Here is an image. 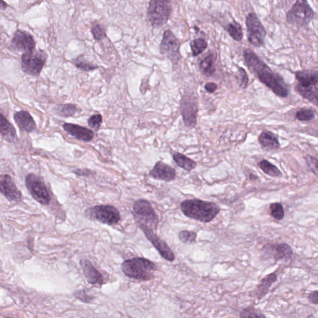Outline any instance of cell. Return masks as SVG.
Masks as SVG:
<instances>
[{"label": "cell", "mask_w": 318, "mask_h": 318, "mask_svg": "<svg viewBox=\"0 0 318 318\" xmlns=\"http://www.w3.org/2000/svg\"><path fill=\"white\" fill-rule=\"evenodd\" d=\"M308 300L311 303L318 305V290L313 291L309 293Z\"/></svg>", "instance_id": "cell-42"}, {"label": "cell", "mask_w": 318, "mask_h": 318, "mask_svg": "<svg viewBox=\"0 0 318 318\" xmlns=\"http://www.w3.org/2000/svg\"><path fill=\"white\" fill-rule=\"evenodd\" d=\"M91 33L93 35L94 39L96 41H100L106 36V31L104 26L100 24H95L91 28Z\"/></svg>", "instance_id": "cell-37"}, {"label": "cell", "mask_w": 318, "mask_h": 318, "mask_svg": "<svg viewBox=\"0 0 318 318\" xmlns=\"http://www.w3.org/2000/svg\"><path fill=\"white\" fill-rule=\"evenodd\" d=\"M180 208L188 218L203 223L211 222L220 212V208L216 203L198 199L183 201Z\"/></svg>", "instance_id": "cell-2"}, {"label": "cell", "mask_w": 318, "mask_h": 318, "mask_svg": "<svg viewBox=\"0 0 318 318\" xmlns=\"http://www.w3.org/2000/svg\"><path fill=\"white\" fill-rule=\"evenodd\" d=\"M55 111L60 116L69 117L74 115L78 111V108L72 104L60 105L55 107Z\"/></svg>", "instance_id": "cell-30"}, {"label": "cell", "mask_w": 318, "mask_h": 318, "mask_svg": "<svg viewBox=\"0 0 318 318\" xmlns=\"http://www.w3.org/2000/svg\"><path fill=\"white\" fill-rule=\"evenodd\" d=\"M11 48L15 50L28 53L33 52L35 48V43L32 35L22 31H17L11 42Z\"/></svg>", "instance_id": "cell-13"}, {"label": "cell", "mask_w": 318, "mask_h": 318, "mask_svg": "<svg viewBox=\"0 0 318 318\" xmlns=\"http://www.w3.org/2000/svg\"><path fill=\"white\" fill-rule=\"evenodd\" d=\"M147 239L151 242L154 247L158 250L159 254L163 259L169 262H174L176 260L174 253L170 248L166 242L158 236L156 232L152 231L144 232Z\"/></svg>", "instance_id": "cell-15"}, {"label": "cell", "mask_w": 318, "mask_h": 318, "mask_svg": "<svg viewBox=\"0 0 318 318\" xmlns=\"http://www.w3.org/2000/svg\"><path fill=\"white\" fill-rule=\"evenodd\" d=\"M8 4L5 3L3 0H1V9L2 10H5L6 8H7Z\"/></svg>", "instance_id": "cell-45"}, {"label": "cell", "mask_w": 318, "mask_h": 318, "mask_svg": "<svg viewBox=\"0 0 318 318\" xmlns=\"http://www.w3.org/2000/svg\"><path fill=\"white\" fill-rule=\"evenodd\" d=\"M63 128L64 131L70 134L73 137L84 142H89L94 138V133L91 130L79 125L64 123Z\"/></svg>", "instance_id": "cell-20"}, {"label": "cell", "mask_w": 318, "mask_h": 318, "mask_svg": "<svg viewBox=\"0 0 318 318\" xmlns=\"http://www.w3.org/2000/svg\"><path fill=\"white\" fill-rule=\"evenodd\" d=\"M178 237L183 243H193L196 240L197 234L190 230H182L179 233Z\"/></svg>", "instance_id": "cell-36"}, {"label": "cell", "mask_w": 318, "mask_h": 318, "mask_svg": "<svg viewBox=\"0 0 318 318\" xmlns=\"http://www.w3.org/2000/svg\"><path fill=\"white\" fill-rule=\"evenodd\" d=\"M243 57L248 70L256 76L260 81L279 97H288L289 89L283 78L275 73L252 51L244 50Z\"/></svg>", "instance_id": "cell-1"}, {"label": "cell", "mask_w": 318, "mask_h": 318, "mask_svg": "<svg viewBox=\"0 0 318 318\" xmlns=\"http://www.w3.org/2000/svg\"><path fill=\"white\" fill-rule=\"evenodd\" d=\"M181 113L185 126L194 127L197 123L198 100L192 93L185 94L181 100Z\"/></svg>", "instance_id": "cell-11"}, {"label": "cell", "mask_w": 318, "mask_h": 318, "mask_svg": "<svg viewBox=\"0 0 318 318\" xmlns=\"http://www.w3.org/2000/svg\"><path fill=\"white\" fill-rule=\"evenodd\" d=\"M190 46H191L193 55L196 57V56L200 55L207 49L208 44L207 41L203 38H198V39H194L191 42Z\"/></svg>", "instance_id": "cell-32"}, {"label": "cell", "mask_w": 318, "mask_h": 318, "mask_svg": "<svg viewBox=\"0 0 318 318\" xmlns=\"http://www.w3.org/2000/svg\"><path fill=\"white\" fill-rule=\"evenodd\" d=\"M14 120L19 129L26 133H31L35 131L36 127L32 116L26 111H20L16 113Z\"/></svg>", "instance_id": "cell-21"}, {"label": "cell", "mask_w": 318, "mask_h": 318, "mask_svg": "<svg viewBox=\"0 0 318 318\" xmlns=\"http://www.w3.org/2000/svg\"><path fill=\"white\" fill-rule=\"evenodd\" d=\"M264 253L272 257L275 261L287 262L292 259L293 251L290 246L285 243L275 244L264 248Z\"/></svg>", "instance_id": "cell-16"}, {"label": "cell", "mask_w": 318, "mask_h": 318, "mask_svg": "<svg viewBox=\"0 0 318 318\" xmlns=\"http://www.w3.org/2000/svg\"><path fill=\"white\" fill-rule=\"evenodd\" d=\"M80 264L84 271L85 277L88 283L100 285L104 283V277L90 261L88 260H82Z\"/></svg>", "instance_id": "cell-19"}, {"label": "cell", "mask_w": 318, "mask_h": 318, "mask_svg": "<svg viewBox=\"0 0 318 318\" xmlns=\"http://www.w3.org/2000/svg\"><path fill=\"white\" fill-rule=\"evenodd\" d=\"M315 117V112L312 109L302 108L297 112L295 118L300 122H310Z\"/></svg>", "instance_id": "cell-33"}, {"label": "cell", "mask_w": 318, "mask_h": 318, "mask_svg": "<svg viewBox=\"0 0 318 318\" xmlns=\"http://www.w3.org/2000/svg\"><path fill=\"white\" fill-rule=\"evenodd\" d=\"M85 216L91 220L97 221L109 226L116 225L120 221L118 210L112 205H100L85 210Z\"/></svg>", "instance_id": "cell-6"}, {"label": "cell", "mask_w": 318, "mask_h": 318, "mask_svg": "<svg viewBox=\"0 0 318 318\" xmlns=\"http://www.w3.org/2000/svg\"><path fill=\"white\" fill-rule=\"evenodd\" d=\"M132 214L143 232L158 230L159 219L155 210L148 201L138 200L134 202Z\"/></svg>", "instance_id": "cell-4"}, {"label": "cell", "mask_w": 318, "mask_h": 318, "mask_svg": "<svg viewBox=\"0 0 318 318\" xmlns=\"http://www.w3.org/2000/svg\"><path fill=\"white\" fill-rule=\"evenodd\" d=\"M102 116L100 115V114H98V115L91 116L89 118L88 123L89 127L96 130V131H98L101 126V124H102Z\"/></svg>", "instance_id": "cell-39"}, {"label": "cell", "mask_w": 318, "mask_h": 318, "mask_svg": "<svg viewBox=\"0 0 318 318\" xmlns=\"http://www.w3.org/2000/svg\"><path fill=\"white\" fill-rule=\"evenodd\" d=\"M123 272L130 279L141 281H151L158 269L156 264L143 257L126 260L122 264Z\"/></svg>", "instance_id": "cell-3"}, {"label": "cell", "mask_w": 318, "mask_h": 318, "mask_svg": "<svg viewBox=\"0 0 318 318\" xmlns=\"http://www.w3.org/2000/svg\"><path fill=\"white\" fill-rule=\"evenodd\" d=\"M259 165L264 173L272 177H280L282 176V174L280 170L275 165H273L272 163L268 162V160H262L259 163Z\"/></svg>", "instance_id": "cell-29"}, {"label": "cell", "mask_w": 318, "mask_h": 318, "mask_svg": "<svg viewBox=\"0 0 318 318\" xmlns=\"http://www.w3.org/2000/svg\"><path fill=\"white\" fill-rule=\"evenodd\" d=\"M173 159L178 167L182 168L187 171H192V170L195 169L197 166V163L194 160L187 158V156L183 155L182 154L176 153L174 154Z\"/></svg>", "instance_id": "cell-26"}, {"label": "cell", "mask_w": 318, "mask_h": 318, "mask_svg": "<svg viewBox=\"0 0 318 318\" xmlns=\"http://www.w3.org/2000/svg\"><path fill=\"white\" fill-rule=\"evenodd\" d=\"M75 296L78 299L81 300L83 302H85V303H89L93 299V297L87 295V293L84 290L79 291V292L75 293Z\"/></svg>", "instance_id": "cell-41"}, {"label": "cell", "mask_w": 318, "mask_h": 318, "mask_svg": "<svg viewBox=\"0 0 318 318\" xmlns=\"http://www.w3.org/2000/svg\"><path fill=\"white\" fill-rule=\"evenodd\" d=\"M25 184L31 195L38 203L48 205L51 201V195L43 180L37 175L29 174L26 177Z\"/></svg>", "instance_id": "cell-10"}, {"label": "cell", "mask_w": 318, "mask_h": 318, "mask_svg": "<svg viewBox=\"0 0 318 318\" xmlns=\"http://www.w3.org/2000/svg\"><path fill=\"white\" fill-rule=\"evenodd\" d=\"M89 172V170L88 172H85V170H80V169L75 170V171H74L75 173L77 174V176H88L89 174H90V172Z\"/></svg>", "instance_id": "cell-44"}, {"label": "cell", "mask_w": 318, "mask_h": 318, "mask_svg": "<svg viewBox=\"0 0 318 318\" xmlns=\"http://www.w3.org/2000/svg\"><path fill=\"white\" fill-rule=\"evenodd\" d=\"M239 317L240 318H266L264 313L252 306L243 308L239 313Z\"/></svg>", "instance_id": "cell-31"}, {"label": "cell", "mask_w": 318, "mask_h": 318, "mask_svg": "<svg viewBox=\"0 0 318 318\" xmlns=\"http://www.w3.org/2000/svg\"><path fill=\"white\" fill-rule=\"evenodd\" d=\"M278 276L275 272L266 275L259 281L254 290L250 293V296L257 300H261L268 294L271 286L277 281Z\"/></svg>", "instance_id": "cell-18"}, {"label": "cell", "mask_w": 318, "mask_h": 318, "mask_svg": "<svg viewBox=\"0 0 318 318\" xmlns=\"http://www.w3.org/2000/svg\"><path fill=\"white\" fill-rule=\"evenodd\" d=\"M0 122H1L0 131H1L2 138L9 142H15L17 140V135L14 126L3 115H1Z\"/></svg>", "instance_id": "cell-24"}, {"label": "cell", "mask_w": 318, "mask_h": 318, "mask_svg": "<svg viewBox=\"0 0 318 318\" xmlns=\"http://www.w3.org/2000/svg\"><path fill=\"white\" fill-rule=\"evenodd\" d=\"M47 54L44 51L24 53L21 57V69L26 74L39 76L46 64Z\"/></svg>", "instance_id": "cell-9"}, {"label": "cell", "mask_w": 318, "mask_h": 318, "mask_svg": "<svg viewBox=\"0 0 318 318\" xmlns=\"http://www.w3.org/2000/svg\"><path fill=\"white\" fill-rule=\"evenodd\" d=\"M248 41L259 48L265 44L266 32L259 18L254 13H248L246 19Z\"/></svg>", "instance_id": "cell-8"}, {"label": "cell", "mask_w": 318, "mask_h": 318, "mask_svg": "<svg viewBox=\"0 0 318 318\" xmlns=\"http://www.w3.org/2000/svg\"><path fill=\"white\" fill-rule=\"evenodd\" d=\"M216 59V55L214 54H210L200 62V70L204 75L210 77V76H212L213 74L215 71L214 63Z\"/></svg>", "instance_id": "cell-27"}, {"label": "cell", "mask_w": 318, "mask_h": 318, "mask_svg": "<svg viewBox=\"0 0 318 318\" xmlns=\"http://www.w3.org/2000/svg\"><path fill=\"white\" fill-rule=\"evenodd\" d=\"M226 30L230 37L235 41H241L243 38V31L241 24L236 21H232L226 27Z\"/></svg>", "instance_id": "cell-28"}, {"label": "cell", "mask_w": 318, "mask_h": 318, "mask_svg": "<svg viewBox=\"0 0 318 318\" xmlns=\"http://www.w3.org/2000/svg\"><path fill=\"white\" fill-rule=\"evenodd\" d=\"M172 11L170 1L152 0L147 10V18L154 28H160L167 23Z\"/></svg>", "instance_id": "cell-7"}, {"label": "cell", "mask_w": 318, "mask_h": 318, "mask_svg": "<svg viewBox=\"0 0 318 318\" xmlns=\"http://www.w3.org/2000/svg\"><path fill=\"white\" fill-rule=\"evenodd\" d=\"M315 17V12L305 0H298L286 13L288 24L297 28L308 26Z\"/></svg>", "instance_id": "cell-5"}, {"label": "cell", "mask_w": 318, "mask_h": 318, "mask_svg": "<svg viewBox=\"0 0 318 318\" xmlns=\"http://www.w3.org/2000/svg\"><path fill=\"white\" fill-rule=\"evenodd\" d=\"M270 211L273 218L277 219V220H282L283 218L284 215H285L283 206L279 203L271 204Z\"/></svg>", "instance_id": "cell-34"}, {"label": "cell", "mask_w": 318, "mask_h": 318, "mask_svg": "<svg viewBox=\"0 0 318 318\" xmlns=\"http://www.w3.org/2000/svg\"><path fill=\"white\" fill-rule=\"evenodd\" d=\"M295 77L300 85L304 87L316 86L318 84V71H300L295 73Z\"/></svg>", "instance_id": "cell-22"}, {"label": "cell", "mask_w": 318, "mask_h": 318, "mask_svg": "<svg viewBox=\"0 0 318 318\" xmlns=\"http://www.w3.org/2000/svg\"><path fill=\"white\" fill-rule=\"evenodd\" d=\"M149 175L151 177L156 180H163L166 182H170L176 178V170L162 161H159L156 163Z\"/></svg>", "instance_id": "cell-17"}, {"label": "cell", "mask_w": 318, "mask_h": 318, "mask_svg": "<svg viewBox=\"0 0 318 318\" xmlns=\"http://www.w3.org/2000/svg\"><path fill=\"white\" fill-rule=\"evenodd\" d=\"M237 81H238L239 86L242 88H246L247 87L248 77L246 71L241 67H239L238 73H237Z\"/></svg>", "instance_id": "cell-38"}, {"label": "cell", "mask_w": 318, "mask_h": 318, "mask_svg": "<svg viewBox=\"0 0 318 318\" xmlns=\"http://www.w3.org/2000/svg\"><path fill=\"white\" fill-rule=\"evenodd\" d=\"M73 62L78 69H81L82 71H88L95 70L98 68L97 66H94L93 64L87 62L85 59H82V57H78L77 59L73 60Z\"/></svg>", "instance_id": "cell-35"}, {"label": "cell", "mask_w": 318, "mask_h": 318, "mask_svg": "<svg viewBox=\"0 0 318 318\" xmlns=\"http://www.w3.org/2000/svg\"><path fill=\"white\" fill-rule=\"evenodd\" d=\"M180 47V42L174 34L171 31H165L160 43L161 54L166 55L172 63L177 64L181 58Z\"/></svg>", "instance_id": "cell-12"}, {"label": "cell", "mask_w": 318, "mask_h": 318, "mask_svg": "<svg viewBox=\"0 0 318 318\" xmlns=\"http://www.w3.org/2000/svg\"><path fill=\"white\" fill-rule=\"evenodd\" d=\"M0 186L1 194H3L8 201L15 202H19L21 201V192L18 189L10 176L8 174L1 175Z\"/></svg>", "instance_id": "cell-14"}, {"label": "cell", "mask_w": 318, "mask_h": 318, "mask_svg": "<svg viewBox=\"0 0 318 318\" xmlns=\"http://www.w3.org/2000/svg\"><path fill=\"white\" fill-rule=\"evenodd\" d=\"M305 160L309 169L313 173L318 177V160L314 157L308 155L306 157Z\"/></svg>", "instance_id": "cell-40"}, {"label": "cell", "mask_w": 318, "mask_h": 318, "mask_svg": "<svg viewBox=\"0 0 318 318\" xmlns=\"http://www.w3.org/2000/svg\"><path fill=\"white\" fill-rule=\"evenodd\" d=\"M205 88L206 89V90L208 91V92H209L210 93H213L216 91L217 88H218V87H217V85L216 84H214L213 82H210V83H208V84H206Z\"/></svg>", "instance_id": "cell-43"}, {"label": "cell", "mask_w": 318, "mask_h": 318, "mask_svg": "<svg viewBox=\"0 0 318 318\" xmlns=\"http://www.w3.org/2000/svg\"><path fill=\"white\" fill-rule=\"evenodd\" d=\"M260 144L269 151L277 150L280 148V143L274 133L270 131H264L260 134L259 137Z\"/></svg>", "instance_id": "cell-23"}, {"label": "cell", "mask_w": 318, "mask_h": 318, "mask_svg": "<svg viewBox=\"0 0 318 318\" xmlns=\"http://www.w3.org/2000/svg\"><path fill=\"white\" fill-rule=\"evenodd\" d=\"M295 90L304 98L318 106V88L315 86L304 87L298 84L295 87Z\"/></svg>", "instance_id": "cell-25"}]
</instances>
